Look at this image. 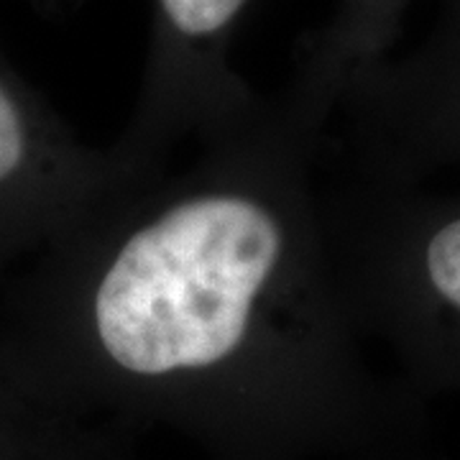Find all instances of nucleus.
Listing matches in <instances>:
<instances>
[{
	"instance_id": "3",
	"label": "nucleus",
	"mask_w": 460,
	"mask_h": 460,
	"mask_svg": "<svg viewBox=\"0 0 460 460\" xmlns=\"http://www.w3.org/2000/svg\"><path fill=\"white\" fill-rule=\"evenodd\" d=\"M141 181L111 146L84 144L0 51V277Z\"/></svg>"
},
{
	"instance_id": "2",
	"label": "nucleus",
	"mask_w": 460,
	"mask_h": 460,
	"mask_svg": "<svg viewBox=\"0 0 460 460\" xmlns=\"http://www.w3.org/2000/svg\"><path fill=\"white\" fill-rule=\"evenodd\" d=\"M251 0H154L131 115L111 151L141 180L256 105L230 54Z\"/></svg>"
},
{
	"instance_id": "1",
	"label": "nucleus",
	"mask_w": 460,
	"mask_h": 460,
	"mask_svg": "<svg viewBox=\"0 0 460 460\" xmlns=\"http://www.w3.org/2000/svg\"><path fill=\"white\" fill-rule=\"evenodd\" d=\"M325 141L261 93L21 266L5 348L199 414L348 411L358 325L323 217Z\"/></svg>"
},
{
	"instance_id": "4",
	"label": "nucleus",
	"mask_w": 460,
	"mask_h": 460,
	"mask_svg": "<svg viewBox=\"0 0 460 460\" xmlns=\"http://www.w3.org/2000/svg\"><path fill=\"white\" fill-rule=\"evenodd\" d=\"M36 3H39L44 11H54V13H57V11H65V8H69L75 0H36Z\"/></svg>"
}]
</instances>
